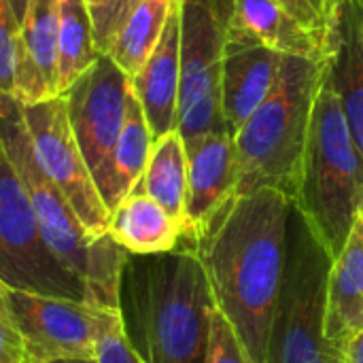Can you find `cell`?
I'll return each mask as SVG.
<instances>
[{
  "label": "cell",
  "instance_id": "6da1fadb",
  "mask_svg": "<svg viewBox=\"0 0 363 363\" xmlns=\"http://www.w3.org/2000/svg\"><path fill=\"white\" fill-rule=\"evenodd\" d=\"M291 206L283 191L268 187L234 196L196 242L215 306L253 363H266Z\"/></svg>",
  "mask_w": 363,
  "mask_h": 363
},
{
  "label": "cell",
  "instance_id": "d6a6232c",
  "mask_svg": "<svg viewBox=\"0 0 363 363\" xmlns=\"http://www.w3.org/2000/svg\"><path fill=\"white\" fill-rule=\"evenodd\" d=\"M47 363H98L94 357H62V359H51Z\"/></svg>",
  "mask_w": 363,
  "mask_h": 363
},
{
  "label": "cell",
  "instance_id": "9a60e30c",
  "mask_svg": "<svg viewBox=\"0 0 363 363\" xmlns=\"http://www.w3.org/2000/svg\"><path fill=\"white\" fill-rule=\"evenodd\" d=\"M130 83L143 106L153 140L177 130L181 94V21L177 0L157 47Z\"/></svg>",
  "mask_w": 363,
  "mask_h": 363
},
{
  "label": "cell",
  "instance_id": "4fadbf2b",
  "mask_svg": "<svg viewBox=\"0 0 363 363\" xmlns=\"http://www.w3.org/2000/svg\"><path fill=\"white\" fill-rule=\"evenodd\" d=\"M283 57L285 55L279 51H272L251 38L234 32L228 34L219 72V91L223 113L234 136L272 91Z\"/></svg>",
  "mask_w": 363,
  "mask_h": 363
},
{
  "label": "cell",
  "instance_id": "8992f818",
  "mask_svg": "<svg viewBox=\"0 0 363 363\" xmlns=\"http://www.w3.org/2000/svg\"><path fill=\"white\" fill-rule=\"evenodd\" d=\"M332 255L291 206L285 272L270 325L266 363H336L325 340Z\"/></svg>",
  "mask_w": 363,
  "mask_h": 363
},
{
  "label": "cell",
  "instance_id": "7a4b0ae2",
  "mask_svg": "<svg viewBox=\"0 0 363 363\" xmlns=\"http://www.w3.org/2000/svg\"><path fill=\"white\" fill-rule=\"evenodd\" d=\"M125 338L145 363H206L217 311L198 253H128L119 283Z\"/></svg>",
  "mask_w": 363,
  "mask_h": 363
},
{
  "label": "cell",
  "instance_id": "7c38bea8",
  "mask_svg": "<svg viewBox=\"0 0 363 363\" xmlns=\"http://www.w3.org/2000/svg\"><path fill=\"white\" fill-rule=\"evenodd\" d=\"M187 151V194L183 208V236L179 247L196 251L217 213L236 196L238 162L232 134L208 136Z\"/></svg>",
  "mask_w": 363,
  "mask_h": 363
},
{
  "label": "cell",
  "instance_id": "9c48e42d",
  "mask_svg": "<svg viewBox=\"0 0 363 363\" xmlns=\"http://www.w3.org/2000/svg\"><path fill=\"white\" fill-rule=\"evenodd\" d=\"M130 87V77L111 55L102 53L62 94L72 134L100 196L106 187L111 155L123 125Z\"/></svg>",
  "mask_w": 363,
  "mask_h": 363
},
{
  "label": "cell",
  "instance_id": "4316f807",
  "mask_svg": "<svg viewBox=\"0 0 363 363\" xmlns=\"http://www.w3.org/2000/svg\"><path fill=\"white\" fill-rule=\"evenodd\" d=\"M0 363H38L28 351L4 300V287L0 285Z\"/></svg>",
  "mask_w": 363,
  "mask_h": 363
},
{
  "label": "cell",
  "instance_id": "44dd1931",
  "mask_svg": "<svg viewBox=\"0 0 363 363\" xmlns=\"http://www.w3.org/2000/svg\"><path fill=\"white\" fill-rule=\"evenodd\" d=\"M172 6L174 0H138L119 26L106 55L130 79L136 77L157 47Z\"/></svg>",
  "mask_w": 363,
  "mask_h": 363
},
{
  "label": "cell",
  "instance_id": "83f0119b",
  "mask_svg": "<svg viewBox=\"0 0 363 363\" xmlns=\"http://www.w3.org/2000/svg\"><path fill=\"white\" fill-rule=\"evenodd\" d=\"M138 0H111L108 4V11H106V17L102 21V26L98 28L96 32V45L102 53H108V47L119 30V26L123 23V19L128 17V13L132 11V6L136 4Z\"/></svg>",
  "mask_w": 363,
  "mask_h": 363
},
{
  "label": "cell",
  "instance_id": "d4e9b609",
  "mask_svg": "<svg viewBox=\"0 0 363 363\" xmlns=\"http://www.w3.org/2000/svg\"><path fill=\"white\" fill-rule=\"evenodd\" d=\"M19 21L9 4L0 0V94L15 96Z\"/></svg>",
  "mask_w": 363,
  "mask_h": 363
},
{
  "label": "cell",
  "instance_id": "f546056e",
  "mask_svg": "<svg viewBox=\"0 0 363 363\" xmlns=\"http://www.w3.org/2000/svg\"><path fill=\"white\" fill-rule=\"evenodd\" d=\"M336 363H363V330L338 353Z\"/></svg>",
  "mask_w": 363,
  "mask_h": 363
},
{
  "label": "cell",
  "instance_id": "ac0fdd59",
  "mask_svg": "<svg viewBox=\"0 0 363 363\" xmlns=\"http://www.w3.org/2000/svg\"><path fill=\"white\" fill-rule=\"evenodd\" d=\"M332 70L351 136L363 162V0H342Z\"/></svg>",
  "mask_w": 363,
  "mask_h": 363
},
{
  "label": "cell",
  "instance_id": "484cf974",
  "mask_svg": "<svg viewBox=\"0 0 363 363\" xmlns=\"http://www.w3.org/2000/svg\"><path fill=\"white\" fill-rule=\"evenodd\" d=\"M206 363H253L247 351L242 349L240 340L236 338L232 325L225 321V317L219 311H215L211 323V342H208Z\"/></svg>",
  "mask_w": 363,
  "mask_h": 363
},
{
  "label": "cell",
  "instance_id": "52a82bcc",
  "mask_svg": "<svg viewBox=\"0 0 363 363\" xmlns=\"http://www.w3.org/2000/svg\"><path fill=\"white\" fill-rule=\"evenodd\" d=\"M0 285L17 291L89 302L87 285L43 238L30 196L0 140Z\"/></svg>",
  "mask_w": 363,
  "mask_h": 363
},
{
  "label": "cell",
  "instance_id": "4dcf8cb0",
  "mask_svg": "<svg viewBox=\"0 0 363 363\" xmlns=\"http://www.w3.org/2000/svg\"><path fill=\"white\" fill-rule=\"evenodd\" d=\"M85 4L89 9L91 21H94V32H98V28L102 26V21L106 17V11H108L111 0H85Z\"/></svg>",
  "mask_w": 363,
  "mask_h": 363
},
{
  "label": "cell",
  "instance_id": "e0dca14e",
  "mask_svg": "<svg viewBox=\"0 0 363 363\" xmlns=\"http://www.w3.org/2000/svg\"><path fill=\"white\" fill-rule=\"evenodd\" d=\"M363 330V208L355 225L332 262L328 281V315L325 340L334 355Z\"/></svg>",
  "mask_w": 363,
  "mask_h": 363
},
{
  "label": "cell",
  "instance_id": "ba28073f",
  "mask_svg": "<svg viewBox=\"0 0 363 363\" xmlns=\"http://www.w3.org/2000/svg\"><path fill=\"white\" fill-rule=\"evenodd\" d=\"M21 106L43 170L68 200L87 234L94 238L106 234L111 213L72 134L64 98L55 96Z\"/></svg>",
  "mask_w": 363,
  "mask_h": 363
},
{
  "label": "cell",
  "instance_id": "5bb4252c",
  "mask_svg": "<svg viewBox=\"0 0 363 363\" xmlns=\"http://www.w3.org/2000/svg\"><path fill=\"white\" fill-rule=\"evenodd\" d=\"M57 32L60 0H28L17 40L15 98L21 104H36L60 96Z\"/></svg>",
  "mask_w": 363,
  "mask_h": 363
},
{
  "label": "cell",
  "instance_id": "ffe728a7",
  "mask_svg": "<svg viewBox=\"0 0 363 363\" xmlns=\"http://www.w3.org/2000/svg\"><path fill=\"white\" fill-rule=\"evenodd\" d=\"M153 147V134L132 87L125 102V117L108 164V179L102 200L113 213L140 183Z\"/></svg>",
  "mask_w": 363,
  "mask_h": 363
},
{
  "label": "cell",
  "instance_id": "277c9868",
  "mask_svg": "<svg viewBox=\"0 0 363 363\" xmlns=\"http://www.w3.org/2000/svg\"><path fill=\"white\" fill-rule=\"evenodd\" d=\"M332 57H283L272 91L234 136L236 196L268 187L294 202L317 94Z\"/></svg>",
  "mask_w": 363,
  "mask_h": 363
},
{
  "label": "cell",
  "instance_id": "8fae6325",
  "mask_svg": "<svg viewBox=\"0 0 363 363\" xmlns=\"http://www.w3.org/2000/svg\"><path fill=\"white\" fill-rule=\"evenodd\" d=\"M177 4L181 21V115L219 91L234 0H177Z\"/></svg>",
  "mask_w": 363,
  "mask_h": 363
},
{
  "label": "cell",
  "instance_id": "1f68e13d",
  "mask_svg": "<svg viewBox=\"0 0 363 363\" xmlns=\"http://www.w3.org/2000/svg\"><path fill=\"white\" fill-rule=\"evenodd\" d=\"M9 4H11L17 21H21L23 19V13H26V6H28V0H9Z\"/></svg>",
  "mask_w": 363,
  "mask_h": 363
},
{
  "label": "cell",
  "instance_id": "d6986e66",
  "mask_svg": "<svg viewBox=\"0 0 363 363\" xmlns=\"http://www.w3.org/2000/svg\"><path fill=\"white\" fill-rule=\"evenodd\" d=\"M108 232L134 255L174 251L183 236L181 221L166 213L153 198L136 189L111 213Z\"/></svg>",
  "mask_w": 363,
  "mask_h": 363
},
{
  "label": "cell",
  "instance_id": "cb8c5ba5",
  "mask_svg": "<svg viewBox=\"0 0 363 363\" xmlns=\"http://www.w3.org/2000/svg\"><path fill=\"white\" fill-rule=\"evenodd\" d=\"M94 359L98 363H145L125 338L119 311L98 308Z\"/></svg>",
  "mask_w": 363,
  "mask_h": 363
},
{
  "label": "cell",
  "instance_id": "30bf717a",
  "mask_svg": "<svg viewBox=\"0 0 363 363\" xmlns=\"http://www.w3.org/2000/svg\"><path fill=\"white\" fill-rule=\"evenodd\" d=\"M4 300L30 355L38 363L62 357H94L96 306L9 287H4Z\"/></svg>",
  "mask_w": 363,
  "mask_h": 363
},
{
  "label": "cell",
  "instance_id": "5b68a950",
  "mask_svg": "<svg viewBox=\"0 0 363 363\" xmlns=\"http://www.w3.org/2000/svg\"><path fill=\"white\" fill-rule=\"evenodd\" d=\"M291 204L336 259L363 208V162L338 98L332 62L317 94Z\"/></svg>",
  "mask_w": 363,
  "mask_h": 363
},
{
  "label": "cell",
  "instance_id": "f1b7e54d",
  "mask_svg": "<svg viewBox=\"0 0 363 363\" xmlns=\"http://www.w3.org/2000/svg\"><path fill=\"white\" fill-rule=\"evenodd\" d=\"M281 4L300 21V23H304L308 30H313L315 34H319L325 43H330V45H334L336 47V40L338 38H330L328 34H325V30L321 28V23H319V19H317V15L313 13V9L308 6V2L306 0H281Z\"/></svg>",
  "mask_w": 363,
  "mask_h": 363
},
{
  "label": "cell",
  "instance_id": "7402d4cb",
  "mask_svg": "<svg viewBox=\"0 0 363 363\" xmlns=\"http://www.w3.org/2000/svg\"><path fill=\"white\" fill-rule=\"evenodd\" d=\"M136 191L153 198L174 219H183L187 194V151L177 130L153 140L151 155Z\"/></svg>",
  "mask_w": 363,
  "mask_h": 363
},
{
  "label": "cell",
  "instance_id": "603a6c76",
  "mask_svg": "<svg viewBox=\"0 0 363 363\" xmlns=\"http://www.w3.org/2000/svg\"><path fill=\"white\" fill-rule=\"evenodd\" d=\"M102 55L85 0H60L57 91L60 96Z\"/></svg>",
  "mask_w": 363,
  "mask_h": 363
},
{
  "label": "cell",
  "instance_id": "2e32d148",
  "mask_svg": "<svg viewBox=\"0 0 363 363\" xmlns=\"http://www.w3.org/2000/svg\"><path fill=\"white\" fill-rule=\"evenodd\" d=\"M230 32L251 38L281 55L323 60L336 47L300 23L281 0H234Z\"/></svg>",
  "mask_w": 363,
  "mask_h": 363
},
{
  "label": "cell",
  "instance_id": "3957f363",
  "mask_svg": "<svg viewBox=\"0 0 363 363\" xmlns=\"http://www.w3.org/2000/svg\"><path fill=\"white\" fill-rule=\"evenodd\" d=\"M0 140L34 206L40 232L53 255L89 289L96 308H119V283L128 251L111 236H89L68 200L43 170L15 96L0 94Z\"/></svg>",
  "mask_w": 363,
  "mask_h": 363
}]
</instances>
